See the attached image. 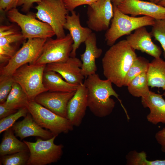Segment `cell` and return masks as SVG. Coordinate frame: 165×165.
Masks as SVG:
<instances>
[{
  "label": "cell",
  "mask_w": 165,
  "mask_h": 165,
  "mask_svg": "<svg viewBox=\"0 0 165 165\" xmlns=\"http://www.w3.org/2000/svg\"><path fill=\"white\" fill-rule=\"evenodd\" d=\"M109 80L101 79L96 73L86 77L83 84L87 91L88 108L96 116L103 118L110 115L115 105L114 100L110 97L117 98L124 109L119 95L113 89Z\"/></svg>",
  "instance_id": "2"
},
{
  "label": "cell",
  "mask_w": 165,
  "mask_h": 165,
  "mask_svg": "<svg viewBox=\"0 0 165 165\" xmlns=\"http://www.w3.org/2000/svg\"><path fill=\"white\" fill-rule=\"evenodd\" d=\"M19 0H0V11L7 12L13 8H16Z\"/></svg>",
  "instance_id": "34"
},
{
  "label": "cell",
  "mask_w": 165,
  "mask_h": 165,
  "mask_svg": "<svg viewBox=\"0 0 165 165\" xmlns=\"http://www.w3.org/2000/svg\"><path fill=\"white\" fill-rule=\"evenodd\" d=\"M97 0H63L67 9L69 12L74 10L77 7L84 5H89Z\"/></svg>",
  "instance_id": "33"
},
{
  "label": "cell",
  "mask_w": 165,
  "mask_h": 165,
  "mask_svg": "<svg viewBox=\"0 0 165 165\" xmlns=\"http://www.w3.org/2000/svg\"><path fill=\"white\" fill-rule=\"evenodd\" d=\"M160 0H149L150 2L156 4H157Z\"/></svg>",
  "instance_id": "41"
},
{
  "label": "cell",
  "mask_w": 165,
  "mask_h": 165,
  "mask_svg": "<svg viewBox=\"0 0 165 165\" xmlns=\"http://www.w3.org/2000/svg\"><path fill=\"white\" fill-rule=\"evenodd\" d=\"M29 101L27 95L20 86L15 82L4 103L9 108L18 110L26 107Z\"/></svg>",
  "instance_id": "25"
},
{
  "label": "cell",
  "mask_w": 165,
  "mask_h": 165,
  "mask_svg": "<svg viewBox=\"0 0 165 165\" xmlns=\"http://www.w3.org/2000/svg\"><path fill=\"white\" fill-rule=\"evenodd\" d=\"M35 7V16L39 20L49 24L53 30L57 38L64 37V26L69 11L63 0H41Z\"/></svg>",
  "instance_id": "5"
},
{
  "label": "cell",
  "mask_w": 165,
  "mask_h": 165,
  "mask_svg": "<svg viewBox=\"0 0 165 165\" xmlns=\"http://www.w3.org/2000/svg\"><path fill=\"white\" fill-rule=\"evenodd\" d=\"M111 0H97L88 5L87 24L92 30L100 32L107 30L114 15Z\"/></svg>",
  "instance_id": "11"
},
{
  "label": "cell",
  "mask_w": 165,
  "mask_h": 165,
  "mask_svg": "<svg viewBox=\"0 0 165 165\" xmlns=\"http://www.w3.org/2000/svg\"><path fill=\"white\" fill-rule=\"evenodd\" d=\"M157 4L165 7V0H160Z\"/></svg>",
  "instance_id": "40"
},
{
  "label": "cell",
  "mask_w": 165,
  "mask_h": 165,
  "mask_svg": "<svg viewBox=\"0 0 165 165\" xmlns=\"http://www.w3.org/2000/svg\"><path fill=\"white\" fill-rule=\"evenodd\" d=\"M113 5L114 15L111 23L105 35L107 45L111 46L120 37L129 35L132 31L142 27L152 26L155 20L146 16H130L121 12L116 6Z\"/></svg>",
  "instance_id": "3"
},
{
  "label": "cell",
  "mask_w": 165,
  "mask_h": 165,
  "mask_svg": "<svg viewBox=\"0 0 165 165\" xmlns=\"http://www.w3.org/2000/svg\"><path fill=\"white\" fill-rule=\"evenodd\" d=\"M41 1V0H19L17 6H21L22 11L27 12L29 11L34 3H37Z\"/></svg>",
  "instance_id": "37"
},
{
  "label": "cell",
  "mask_w": 165,
  "mask_h": 165,
  "mask_svg": "<svg viewBox=\"0 0 165 165\" xmlns=\"http://www.w3.org/2000/svg\"><path fill=\"white\" fill-rule=\"evenodd\" d=\"M82 65L81 60L76 57H70L64 61L47 64L45 70L55 72L69 83L79 85L83 83L84 78L81 72Z\"/></svg>",
  "instance_id": "14"
},
{
  "label": "cell",
  "mask_w": 165,
  "mask_h": 165,
  "mask_svg": "<svg viewBox=\"0 0 165 165\" xmlns=\"http://www.w3.org/2000/svg\"><path fill=\"white\" fill-rule=\"evenodd\" d=\"M25 151H29L28 146L16 138L11 127L4 131L0 145V156Z\"/></svg>",
  "instance_id": "24"
},
{
  "label": "cell",
  "mask_w": 165,
  "mask_h": 165,
  "mask_svg": "<svg viewBox=\"0 0 165 165\" xmlns=\"http://www.w3.org/2000/svg\"><path fill=\"white\" fill-rule=\"evenodd\" d=\"M150 32L152 36L161 44L165 59V20H155Z\"/></svg>",
  "instance_id": "31"
},
{
  "label": "cell",
  "mask_w": 165,
  "mask_h": 165,
  "mask_svg": "<svg viewBox=\"0 0 165 165\" xmlns=\"http://www.w3.org/2000/svg\"><path fill=\"white\" fill-rule=\"evenodd\" d=\"M87 105V91L82 83L68 102L67 106V118L73 126L78 127L85 115Z\"/></svg>",
  "instance_id": "15"
},
{
  "label": "cell",
  "mask_w": 165,
  "mask_h": 165,
  "mask_svg": "<svg viewBox=\"0 0 165 165\" xmlns=\"http://www.w3.org/2000/svg\"><path fill=\"white\" fill-rule=\"evenodd\" d=\"M29 156V151L18 152L1 156L0 162L3 165H27Z\"/></svg>",
  "instance_id": "29"
},
{
  "label": "cell",
  "mask_w": 165,
  "mask_h": 165,
  "mask_svg": "<svg viewBox=\"0 0 165 165\" xmlns=\"http://www.w3.org/2000/svg\"><path fill=\"white\" fill-rule=\"evenodd\" d=\"M128 91L133 96L143 97L150 91L147 72L142 73L134 78L127 86Z\"/></svg>",
  "instance_id": "26"
},
{
  "label": "cell",
  "mask_w": 165,
  "mask_h": 165,
  "mask_svg": "<svg viewBox=\"0 0 165 165\" xmlns=\"http://www.w3.org/2000/svg\"><path fill=\"white\" fill-rule=\"evenodd\" d=\"M75 92L48 91L38 95L34 101L55 113L67 118V105Z\"/></svg>",
  "instance_id": "13"
},
{
  "label": "cell",
  "mask_w": 165,
  "mask_h": 165,
  "mask_svg": "<svg viewBox=\"0 0 165 165\" xmlns=\"http://www.w3.org/2000/svg\"><path fill=\"white\" fill-rule=\"evenodd\" d=\"M147 74L148 86L162 88L165 97V61L160 57L154 58L149 63Z\"/></svg>",
  "instance_id": "22"
},
{
  "label": "cell",
  "mask_w": 165,
  "mask_h": 165,
  "mask_svg": "<svg viewBox=\"0 0 165 165\" xmlns=\"http://www.w3.org/2000/svg\"><path fill=\"white\" fill-rule=\"evenodd\" d=\"M149 63L145 58L137 57L126 75L123 86H127L134 78L140 74L147 72Z\"/></svg>",
  "instance_id": "27"
},
{
  "label": "cell",
  "mask_w": 165,
  "mask_h": 165,
  "mask_svg": "<svg viewBox=\"0 0 165 165\" xmlns=\"http://www.w3.org/2000/svg\"><path fill=\"white\" fill-rule=\"evenodd\" d=\"M27 107L21 108L15 113L0 120V133L11 128L20 118L25 117L28 112Z\"/></svg>",
  "instance_id": "30"
},
{
  "label": "cell",
  "mask_w": 165,
  "mask_h": 165,
  "mask_svg": "<svg viewBox=\"0 0 165 165\" xmlns=\"http://www.w3.org/2000/svg\"><path fill=\"white\" fill-rule=\"evenodd\" d=\"M152 35L145 27L136 29L128 35L126 40L134 49L145 52L154 58L160 57L162 51L160 47L152 41Z\"/></svg>",
  "instance_id": "16"
},
{
  "label": "cell",
  "mask_w": 165,
  "mask_h": 165,
  "mask_svg": "<svg viewBox=\"0 0 165 165\" xmlns=\"http://www.w3.org/2000/svg\"><path fill=\"white\" fill-rule=\"evenodd\" d=\"M63 79L60 74L55 72L45 70L43 83L45 88L50 91L69 92L76 91L79 85L69 83Z\"/></svg>",
  "instance_id": "21"
},
{
  "label": "cell",
  "mask_w": 165,
  "mask_h": 165,
  "mask_svg": "<svg viewBox=\"0 0 165 165\" xmlns=\"http://www.w3.org/2000/svg\"><path fill=\"white\" fill-rule=\"evenodd\" d=\"M46 65L24 64L12 75L27 95L30 101H33L39 94L46 91L43 83V77Z\"/></svg>",
  "instance_id": "4"
},
{
  "label": "cell",
  "mask_w": 165,
  "mask_h": 165,
  "mask_svg": "<svg viewBox=\"0 0 165 165\" xmlns=\"http://www.w3.org/2000/svg\"><path fill=\"white\" fill-rule=\"evenodd\" d=\"M26 107L37 123L54 136L67 134L73 130L74 126L67 118L55 113L34 100L29 101Z\"/></svg>",
  "instance_id": "6"
},
{
  "label": "cell",
  "mask_w": 165,
  "mask_h": 165,
  "mask_svg": "<svg viewBox=\"0 0 165 165\" xmlns=\"http://www.w3.org/2000/svg\"></svg>",
  "instance_id": "42"
},
{
  "label": "cell",
  "mask_w": 165,
  "mask_h": 165,
  "mask_svg": "<svg viewBox=\"0 0 165 165\" xmlns=\"http://www.w3.org/2000/svg\"><path fill=\"white\" fill-rule=\"evenodd\" d=\"M11 128L15 136L21 140L31 136L47 140L54 136L50 131L39 126L29 112L22 120L15 123Z\"/></svg>",
  "instance_id": "17"
},
{
  "label": "cell",
  "mask_w": 165,
  "mask_h": 165,
  "mask_svg": "<svg viewBox=\"0 0 165 165\" xmlns=\"http://www.w3.org/2000/svg\"><path fill=\"white\" fill-rule=\"evenodd\" d=\"M13 25H1L0 37L12 35L19 32Z\"/></svg>",
  "instance_id": "35"
},
{
  "label": "cell",
  "mask_w": 165,
  "mask_h": 165,
  "mask_svg": "<svg viewBox=\"0 0 165 165\" xmlns=\"http://www.w3.org/2000/svg\"><path fill=\"white\" fill-rule=\"evenodd\" d=\"M137 57L135 50L126 40L114 44L106 52L102 60L104 76L118 87H122L126 75Z\"/></svg>",
  "instance_id": "1"
},
{
  "label": "cell",
  "mask_w": 165,
  "mask_h": 165,
  "mask_svg": "<svg viewBox=\"0 0 165 165\" xmlns=\"http://www.w3.org/2000/svg\"><path fill=\"white\" fill-rule=\"evenodd\" d=\"M7 15L10 21L16 23L20 27L22 34L26 39L47 38L55 35L53 28L49 24L38 20L32 14H24L16 8H14L7 12Z\"/></svg>",
  "instance_id": "9"
},
{
  "label": "cell",
  "mask_w": 165,
  "mask_h": 165,
  "mask_svg": "<svg viewBox=\"0 0 165 165\" xmlns=\"http://www.w3.org/2000/svg\"><path fill=\"white\" fill-rule=\"evenodd\" d=\"M26 39L21 32L0 37V64H6L17 51L18 45Z\"/></svg>",
  "instance_id": "23"
},
{
  "label": "cell",
  "mask_w": 165,
  "mask_h": 165,
  "mask_svg": "<svg viewBox=\"0 0 165 165\" xmlns=\"http://www.w3.org/2000/svg\"><path fill=\"white\" fill-rule=\"evenodd\" d=\"M71 13V15L68 14L66 16L64 28L68 30L73 41L70 57H75L77 50L82 43H84L92 32L89 27L81 26L79 14H76L74 10Z\"/></svg>",
  "instance_id": "18"
},
{
  "label": "cell",
  "mask_w": 165,
  "mask_h": 165,
  "mask_svg": "<svg viewBox=\"0 0 165 165\" xmlns=\"http://www.w3.org/2000/svg\"><path fill=\"white\" fill-rule=\"evenodd\" d=\"M86 49L84 52L80 55L82 65L81 72L86 77L96 73L97 68L96 59L100 57L102 50L97 47L96 34L92 32L84 42Z\"/></svg>",
  "instance_id": "19"
},
{
  "label": "cell",
  "mask_w": 165,
  "mask_h": 165,
  "mask_svg": "<svg viewBox=\"0 0 165 165\" xmlns=\"http://www.w3.org/2000/svg\"><path fill=\"white\" fill-rule=\"evenodd\" d=\"M57 136L45 140L38 138L35 142L24 140L30 153L27 165H46L58 162L63 155L64 146L54 143Z\"/></svg>",
  "instance_id": "8"
},
{
  "label": "cell",
  "mask_w": 165,
  "mask_h": 165,
  "mask_svg": "<svg viewBox=\"0 0 165 165\" xmlns=\"http://www.w3.org/2000/svg\"><path fill=\"white\" fill-rule=\"evenodd\" d=\"M162 96L150 91L146 96L141 97L143 107L150 109L147 119L154 125L160 123L165 124V100Z\"/></svg>",
  "instance_id": "20"
},
{
  "label": "cell",
  "mask_w": 165,
  "mask_h": 165,
  "mask_svg": "<svg viewBox=\"0 0 165 165\" xmlns=\"http://www.w3.org/2000/svg\"><path fill=\"white\" fill-rule=\"evenodd\" d=\"M73 43L69 33L61 38H47L35 64L46 65L66 61L70 57Z\"/></svg>",
  "instance_id": "10"
},
{
  "label": "cell",
  "mask_w": 165,
  "mask_h": 165,
  "mask_svg": "<svg viewBox=\"0 0 165 165\" xmlns=\"http://www.w3.org/2000/svg\"><path fill=\"white\" fill-rule=\"evenodd\" d=\"M155 138L160 145L162 152L165 153V127L163 128L156 133Z\"/></svg>",
  "instance_id": "36"
},
{
  "label": "cell",
  "mask_w": 165,
  "mask_h": 165,
  "mask_svg": "<svg viewBox=\"0 0 165 165\" xmlns=\"http://www.w3.org/2000/svg\"><path fill=\"white\" fill-rule=\"evenodd\" d=\"M47 38L28 39L5 65L1 67V76H12L20 67L26 64H34L39 57Z\"/></svg>",
  "instance_id": "7"
},
{
  "label": "cell",
  "mask_w": 165,
  "mask_h": 165,
  "mask_svg": "<svg viewBox=\"0 0 165 165\" xmlns=\"http://www.w3.org/2000/svg\"><path fill=\"white\" fill-rule=\"evenodd\" d=\"M117 7L123 13L133 16L144 15L155 20H165V7L151 2L122 0Z\"/></svg>",
  "instance_id": "12"
},
{
  "label": "cell",
  "mask_w": 165,
  "mask_h": 165,
  "mask_svg": "<svg viewBox=\"0 0 165 165\" xmlns=\"http://www.w3.org/2000/svg\"><path fill=\"white\" fill-rule=\"evenodd\" d=\"M144 151L138 152L135 150L129 152L126 156L128 165H165V160H148Z\"/></svg>",
  "instance_id": "28"
},
{
  "label": "cell",
  "mask_w": 165,
  "mask_h": 165,
  "mask_svg": "<svg viewBox=\"0 0 165 165\" xmlns=\"http://www.w3.org/2000/svg\"><path fill=\"white\" fill-rule=\"evenodd\" d=\"M15 82L12 76H0V104L4 103Z\"/></svg>",
  "instance_id": "32"
},
{
  "label": "cell",
  "mask_w": 165,
  "mask_h": 165,
  "mask_svg": "<svg viewBox=\"0 0 165 165\" xmlns=\"http://www.w3.org/2000/svg\"><path fill=\"white\" fill-rule=\"evenodd\" d=\"M18 110L11 109L7 107L4 103L0 104V119L5 118L16 112Z\"/></svg>",
  "instance_id": "38"
},
{
  "label": "cell",
  "mask_w": 165,
  "mask_h": 165,
  "mask_svg": "<svg viewBox=\"0 0 165 165\" xmlns=\"http://www.w3.org/2000/svg\"><path fill=\"white\" fill-rule=\"evenodd\" d=\"M122 0H111L113 5L116 6L119 5Z\"/></svg>",
  "instance_id": "39"
}]
</instances>
